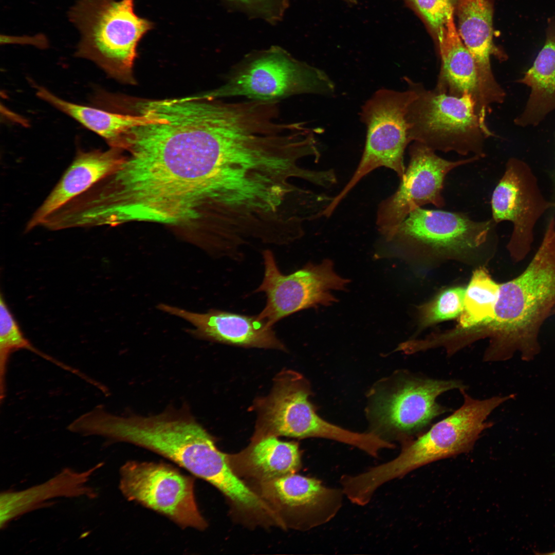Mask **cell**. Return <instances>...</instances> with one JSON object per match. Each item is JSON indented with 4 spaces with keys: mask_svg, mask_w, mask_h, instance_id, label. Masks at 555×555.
<instances>
[{
    "mask_svg": "<svg viewBox=\"0 0 555 555\" xmlns=\"http://www.w3.org/2000/svg\"><path fill=\"white\" fill-rule=\"evenodd\" d=\"M555 310V217L548 219L542 242L521 274L499 284L493 320L497 341L489 352L495 361L516 351L530 360L540 350L539 336Z\"/></svg>",
    "mask_w": 555,
    "mask_h": 555,
    "instance_id": "6da1fadb",
    "label": "cell"
},
{
    "mask_svg": "<svg viewBox=\"0 0 555 555\" xmlns=\"http://www.w3.org/2000/svg\"><path fill=\"white\" fill-rule=\"evenodd\" d=\"M461 406L433 424L415 439L404 443L393 459L355 474L354 487L363 497L372 498L380 487L410 472L439 459L469 452L483 432L493 425L487 421L492 412L514 395L473 398L466 390Z\"/></svg>",
    "mask_w": 555,
    "mask_h": 555,
    "instance_id": "7a4b0ae2",
    "label": "cell"
},
{
    "mask_svg": "<svg viewBox=\"0 0 555 555\" xmlns=\"http://www.w3.org/2000/svg\"><path fill=\"white\" fill-rule=\"evenodd\" d=\"M69 17L81 34L77 56L131 82L138 43L154 26L136 14L134 0H79Z\"/></svg>",
    "mask_w": 555,
    "mask_h": 555,
    "instance_id": "3957f363",
    "label": "cell"
},
{
    "mask_svg": "<svg viewBox=\"0 0 555 555\" xmlns=\"http://www.w3.org/2000/svg\"><path fill=\"white\" fill-rule=\"evenodd\" d=\"M466 389V385L456 379L433 378L409 372L398 373L387 384L373 390L367 411L371 432L389 442L404 443L451 410L437 401L440 395Z\"/></svg>",
    "mask_w": 555,
    "mask_h": 555,
    "instance_id": "277c9868",
    "label": "cell"
},
{
    "mask_svg": "<svg viewBox=\"0 0 555 555\" xmlns=\"http://www.w3.org/2000/svg\"><path fill=\"white\" fill-rule=\"evenodd\" d=\"M335 85L322 70L273 46L247 54L230 71L220 86L206 92L216 98L243 96L276 101L300 94L332 95Z\"/></svg>",
    "mask_w": 555,
    "mask_h": 555,
    "instance_id": "5b68a950",
    "label": "cell"
},
{
    "mask_svg": "<svg viewBox=\"0 0 555 555\" xmlns=\"http://www.w3.org/2000/svg\"><path fill=\"white\" fill-rule=\"evenodd\" d=\"M310 391L308 382L300 374L292 370L278 374L269 395L255 401L253 407L257 417L251 440L270 436L317 437L347 444L361 451L367 449L370 435L344 429L321 418L309 400Z\"/></svg>",
    "mask_w": 555,
    "mask_h": 555,
    "instance_id": "8992f818",
    "label": "cell"
},
{
    "mask_svg": "<svg viewBox=\"0 0 555 555\" xmlns=\"http://www.w3.org/2000/svg\"><path fill=\"white\" fill-rule=\"evenodd\" d=\"M404 80L407 90L379 89L362 106L360 119L366 129L363 153L353 175L334 197L333 208L337 207L361 179L378 168L392 170L400 179L403 176L404 151L412 142L408 109L417 95L411 80Z\"/></svg>",
    "mask_w": 555,
    "mask_h": 555,
    "instance_id": "52a82bcc",
    "label": "cell"
},
{
    "mask_svg": "<svg viewBox=\"0 0 555 555\" xmlns=\"http://www.w3.org/2000/svg\"><path fill=\"white\" fill-rule=\"evenodd\" d=\"M412 82L417 91L408 109L412 142L434 151L485 157L484 141L489 137L480 124L473 98L427 90L421 84Z\"/></svg>",
    "mask_w": 555,
    "mask_h": 555,
    "instance_id": "ba28073f",
    "label": "cell"
},
{
    "mask_svg": "<svg viewBox=\"0 0 555 555\" xmlns=\"http://www.w3.org/2000/svg\"><path fill=\"white\" fill-rule=\"evenodd\" d=\"M138 443L174 461L195 476L211 483L225 460L211 435L194 418L189 407L170 408L147 418Z\"/></svg>",
    "mask_w": 555,
    "mask_h": 555,
    "instance_id": "9c48e42d",
    "label": "cell"
},
{
    "mask_svg": "<svg viewBox=\"0 0 555 555\" xmlns=\"http://www.w3.org/2000/svg\"><path fill=\"white\" fill-rule=\"evenodd\" d=\"M263 257L264 276L254 292L265 294V305L257 316L269 327L302 310L332 304L337 301L332 292L345 290L349 282L337 274L330 260L285 274L270 250H264Z\"/></svg>",
    "mask_w": 555,
    "mask_h": 555,
    "instance_id": "30bf717a",
    "label": "cell"
},
{
    "mask_svg": "<svg viewBox=\"0 0 555 555\" xmlns=\"http://www.w3.org/2000/svg\"><path fill=\"white\" fill-rule=\"evenodd\" d=\"M119 488L130 501L162 514L179 526L204 530L207 523L196 502L194 480L162 463L127 462Z\"/></svg>",
    "mask_w": 555,
    "mask_h": 555,
    "instance_id": "8fae6325",
    "label": "cell"
},
{
    "mask_svg": "<svg viewBox=\"0 0 555 555\" xmlns=\"http://www.w3.org/2000/svg\"><path fill=\"white\" fill-rule=\"evenodd\" d=\"M410 161L395 192L379 205L376 225L384 239L390 237L413 210L427 204L438 208L445 205L442 195L447 174L454 168L479 160L472 156L452 161L439 157L435 151L417 142L409 149Z\"/></svg>",
    "mask_w": 555,
    "mask_h": 555,
    "instance_id": "7c38bea8",
    "label": "cell"
},
{
    "mask_svg": "<svg viewBox=\"0 0 555 555\" xmlns=\"http://www.w3.org/2000/svg\"><path fill=\"white\" fill-rule=\"evenodd\" d=\"M491 204L492 218L496 224L503 221L512 223L507 247L514 260H523L531 250L535 224L547 210L555 209V201L543 197L526 162L511 158L493 192Z\"/></svg>",
    "mask_w": 555,
    "mask_h": 555,
    "instance_id": "4fadbf2b",
    "label": "cell"
},
{
    "mask_svg": "<svg viewBox=\"0 0 555 555\" xmlns=\"http://www.w3.org/2000/svg\"><path fill=\"white\" fill-rule=\"evenodd\" d=\"M249 486L271 507L285 530L305 531L328 523L340 511L344 496L341 488L297 473Z\"/></svg>",
    "mask_w": 555,
    "mask_h": 555,
    "instance_id": "5bb4252c",
    "label": "cell"
},
{
    "mask_svg": "<svg viewBox=\"0 0 555 555\" xmlns=\"http://www.w3.org/2000/svg\"><path fill=\"white\" fill-rule=\"evenodd\" d=\"M492 219L475 221L464 213L423 209L412 211L385 241L437 252H461L480 247L495 231Z\"/></svg>",
    "mask_w": 555,
    "mask_h": 555,
    "instance_id": "9a60e30c",
    "label": "cell"
},
{
    "mask_svg": "<svg viewBox=\"0 0 555 555\" xmlns=\"http://www.w3.org/2000/svg\"><path fill=\"white\" fill-rule=\"evenodd\" d=\"M162 311L191 323L188 332L198 339L245 348L286 350L285 345L257 316H249L217 309L198 313L160 303Z\"/></svg>",
    "mask_w": 555,
    "mask_h": 555,
    "instance_id": "2e32d148",
    "label": "cell"
},
{
    "mask_svg": "<svg viewBox=\"0 0 555 555\" xmlns=\"http://www.w3.org/2000/svg\"><path fill=\"white\" fill-rule=\"evenodd\" d=\"M458 34L471 54L478 85L485 103L502 102L506 94L494 77L490 64L492 54L501 60L506 57L493 42V6L490 0H456Z\"/></svg>",
    "mask_w": 555,
    "mask_h": 555,
    "instance_id": "e0dca14e",
    "label": "cell"
},
{
    "mask_svg": "<svg viewBox=\"0 0 555 555\" xmlns=\"http://www.w3.org/2000/svg\"><path fill=\"white\" fill-rule=\"evenodd\" d=\"M98 464L78 471L70 468L62 469L45 482L20 491L7 490L0 495V528L22 515L50 506L49 501L59 497L94 499L97 493L88 485L91 476L101 466Z\"/></svg>",
    "mask_w": 555,
    "mask_h": 555,
    "instance_id": "ac0fdd59",
    "label": "cell"
},
{
    "mask_svg": "<svg viewBox=\"0 0 555 555\" xmlns=\"http://www.w3.org/2000/svg\"><path fill=\"white\" fill-rule=\"evenodd\" d=\"M119 162L117 150H93L77 153L73 161L56 186L27 223L29 232L41 226L52 213L83 193L115 170Z\"/></svg>",
    "mask_w": 555,
    "mask_h": 555,
    "instance_id": "d6986e66",
    "label": "cell"
},
{
    "mask_svg": "<svg viewBox=\"0 0 555 555\" xmlns=\"http://www.w3.org/2000/svg\"><path fill=\"white\" fill-rule=\"evenodd\" d=\"M227 459L235 474L249 486L297 473L302 466L298 443L272 436L251 440L240 452L227 453Z\"/></svg>",
    "mask_w": 555,
    "mask_h": 555,
    "instance_id": "ffe728a7",
    "label": "cell"
},
{
    "mask_svg": "<svg viewBox=\"0 0 555 555\" xmlns=\"http://www.w3.org/2000/svg\"><path fill=\"white\" fill-rule=\"evenodd\" d=\"M441 66L435 89L461 97L468 95L474 99L482 126L487 127L485 111L473 58L456 29L454 13L437 35Z\"/></svg>",
    "mask_w": 555,
    "mask_h": 555,
    "instance_id": "44dd1931",
    "label": "cell"
},
{
    "mask_svg": "<svg viewBox=\"0 0 555 555\" xmlns=\"http://www.w3.org/2000/svg\"><path fill=\"white\" fill-rule=\"evenodd\" d=\"M517 82L530 92L522 112L514 123L521 127L535 126L555 110V17L549 18L544 45L532 66Z\"/></svg>",
    "mask_w": 555,
    "mask_h": 555,
    "instance_id": "7402d4cb",
    "label": "cell"
},
{
    "mask_svg": "<svg viewBox=\"0 0 555 555\" xmlns=\"http://www.w3.org/2000/svg\"><path fill=\"white\" fill-rule=\"evenodd\" d=\"M37 96L106 140L110 146L128 129L151 121L154 116L147 112L136 115L122 114L75 104L56 96L43 87L37 89Z\"/></svg>",
    "mask_w": 555,
    "mask_h": 555,
    "instance_id": "603a6c76",
    "label": "cell"
},
{
    "mask_svg": "<svg viewBox=\"0 0 555 555\" xmlns=\"http://www.w3.org/2000/svg\"><path fill=\"white\" fill-rule=\"evenodd\" d=\"M499 284L491 278L485 269L480 268L473 273L466 288L463 310L459 325L468 328L489 325L494 318Z\"/></svg>",
    "mask_w": 555,
    "mask_h": 555,
    "instance_id": "cb8c5ba5",
    "label": "cell"
},
{
    "mask_svg": "<svg viewBox=\"0 0 555 555\" xmlns=\"http://www.w3.org/2000/svg\"><path fill=\"white\" fill-rule=\"evenodd\" d=\"M19 349L34 353L70 373L75 368L70 366L35 348L25 337L1 294L0 298V400L2 402L6 394V372L10 355Z\"/></svg>",
    "mask_w": 555,
    "mask_h": 555,
    "instance_id": "d4e9b609",
    "label": "cell"
},
{
    "mask_svg": "<svg viewBox=\"0 0 555 555\" xmlns=\"http://www.w3.org/2000/svg\"><path fill=\"white\" fill-rule=\"evenodd\" d=\"M466 288L456 287L440 293L425 312V324H431L459 317L464 303Z\"/></svg>",
    "mask_w": 555,
    "mask_h": 555,
    "instance_id": "484cf974",
    "label": "cell"
},
{
    "mask_svg": "<svg viewBox=\"0 0 555 555\" xmlns=\"http://www.w3.org/2000/svg\"><path fill=\"white\" fill-rule=\"evenodd\" d=\"M251 16L275 23L284 16L289 0H224Z\"/></svg>",
    "mask_w": 555,
    "mask_h": 555,
    "instance_id": "4316f807",
    "label": "cell"
},
{
    "mask_svg": "<svg viewBox=\"0 0 555 555\" xmlns=\"http://www.w3.org/2000/svg\"><path fill=\"white\" fill-rule=\"evenodd\" d=\"M424 17L437 35L454 13L452 0H406Z\"/></svg>",
    "mask_w": 555,
    "mask_h": 555,
    "instance_id": "83f0119b",
    "label": "cell"
},
{
    "mask_svg": "<svg viewBox=\"0 0 555 555\" xmlns=\"http://www.w3.org/2000/svg\"><path fill=\"white\" fill-rule=\"evenodd\" d=\"M552 180L553 188V201H555V166H554V168L552 174Z\"/></svg>",
    "mask_w": 555,
    "mask_h": 555,
    "instance_id": "f1b7e54d",
    "label": "cell"
},
{
    "mask_svg": "<svg viewBox=\"0 0 555 555\" xmlns=\"http://www.w3.org/2000/svg\"><path fill=\"white\" fill-rule=\"evenodd\" d=\"M344 1H345L346 2H347L348 3H357V1H358L359 0H344Z\"/></svg>",
    "mask_w": 555,
    "mask_h": 555,
    "instance_id": "f546056e",
    "label": "cell"
},
{
    "mask_svg": "<svg viewBox=\"0 0 555 555\" xmlns=\"http://www.w3.org/2000/svg\"><path fill=\"white\" fill-rule=\"evenodd\" d=\"M545 554H555V551H553V552H549V553H545Z\"/></svg>",
    "mask_w": 555,
    "mask_h": 555,
    "instance_id": "4dcf8cb0",
    "label": "cell"
},
{
    "mask_svg": "<svg viewBox=\"0 0 555 555\" xmlns=\"http://www.w3.org/2000/svg\"><path fill=\"white\" fill-rule=\"evenodd\" d=\"M554 314H555V311H554Z\"/></svg>",
    "mask_w": 555,
    "mask_h": 555,
    "instance_id": "1f68e13d",
    "label": "cell"
}]
</instances>
